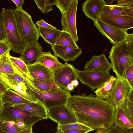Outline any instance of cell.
Here are the masks:
<instances>
[{
	"instance_id": "cell-1",
	"label": "cell",
	"mask_w": 133,
	"mask_h": 133,
	"mask_svg": "<svg viewBox=\"0 0 133 133\" xmlns=\"http://www.w3.org/2000/svg\"><path fill=\"white\" fill-rule=\"evenodd\" d=\"M67 106L78 122L94 130L99 128L108 130L113 125L115 107L92 94L71 96Z\"/></svg>"
},
{
	"instance_id": "cell-2",
	"label": "cell",
	"mask_w": 133,
	"mask_h": 133,
	"mask_svg": "<svg viewBox=\"0 0 133 133\" xmlns=\"http://www.w3.org/2000/svg\"><path fill=\"white\" fill-rule=\"evenodd\" d=\"M108 58L117 77L123 78L125 70L133 65V33L128 34L123 41L112 46Z\"/></svg>"
},
{
	"instance_id": "cell-3",
	"label": "cell",
	"mask_w": 133,
	"mask_h": 133,
	"mask_svg": "<svg viewBox=\"0 0 133 133\" xmlns=\"http://www.w3.org/2000/svg\"><path fill=\"white\" fill-rule=\"evenodd\" d=\"M26 86L28 91L48 110L57 107L67 105L71 96L70 91H65L59 88L54 91L47 92L40 90L32 83Z\"/></svg>"
},
{
	"instance_id": "cell-4",
	"label": "cell",
	"mask_w": 133,
	"mask_h": 133,
	"mask_svg": "<svg viewBox=\"0 0 133 133\" xmlns=\"http://www.w3.org/2000/svg\"><path fill=\"white\" fill-rule=\"evenodd\" d=\"M15 9L2 8L0 18L4 25L7 42L14 52L21 54L25 46L17 25Z\"/></svg>"
},
{
	"instance_id": "cell-5",
	"label": "cell",
	"mask_w": 133,
	"mask_h": 133,
	"mask_svg": "<svg viewBox=\"0 0 133 133\" xmlns=\"http://www.w3.org/2000/svg\"><path fill=\"white\" fill-rule=\"evenodd\" d=\"M15 11L18 31L25 46L38 42L40 36L38 29L31 16L23 9L16 8Z\"/></svg>"
},
{
	"instance_id": "cell-6",
	"label": "cell",
	"mask_w": 133,
	"mask_h": 133,
	"mask_svg": "<svg viewBox=\"0 0 133 133\" xmlns=\"http://www.w3.org/2000/svg\"><path fill=\"white\" fill-rule=\"evenodd\" d=\"M0 118L4 121L22 122L27 127H32L38 121L44 119L29 112L9 104L3 105L0 112Z\"/></svg>"
},
{
	"instance_id": "cell-7",
	"label": "cell",
	"mask_w": 133,
	"mask_h": 133,
	"mask_svg": "<svg viewBox=\"0 0 133 133\" xmlns=\"http://www.w3.org/2000/svg\"><path fill=\"white\" fill-rule=\"evenodd\" d=\"M132 88L127 81L123 78L116 77L114 87L105 100L115 108L119 106L123 101L128 97Z\"/></svg>"
},
{
	"instance_id": "cell-8",
	"label": "cell",
	"mask_w": 133,
	"mask_h": 133,
	"mask_svg": "<svg viewBox=\"0 0 133 133\" xmlns=\"http://www.w3.org/2000/svg\"><path fill=\"white\" fill-rule=\"evenodd\" d=\"M77 79L92 91L97 89L109 80L111 76L109 72H96L79 70L76 68Z\"/></svg>"
},
{
	"instance_id": "cell-9",
	"label": "cell",
	"mask_w": 133,
	"mask_h": 133,
	"mask_svg": "<svg viewBox=\"0 0 133 133\" xmlns=\"http://www.w3.org/2000/svg\"><path fill=\"white\" fill-rule=\"evenodd\" d=\"M78 1V0H72L68 9L61 13L62 31L70 34L76 42L79 39L76 26V14Z\"/></svg>"
},
{
	"instance_id": "cell-10",
	"label": "cell",
	"mask_w": 133,
	"mask_h": 133,
	"mask_svg": "<svg viewBox=\"0 0 133 133\" xmlns=\"http://www.w3.org/2000/svg\"><path fill=\"white\" fill-rule=\"evenodd\" d=\"M75 69L72 65L66 62L52 71L54 80L59 88L65 91H69L67 85L72 80L77 79Z\"/></svg>"
},
{
	"instance_id": "cell-11",
	"label": "cell",
	"mask_w": 133,
	"mask_h": 133,
	"mask_svg": "<svg viewBox=\"0 0 133 133\" xmlns=\"http://www.w3.org/2000/svg\"><path fill=\"white\" fill-rule=\"evenodd\" d=\"M94 21L97 29L113 45H116L123 41L128 34L126 30L115 27L100 20H95Z\"/></svg>"
},
{
	"instance_id": "cell-12",
	"label": "cell",
	"mask_w": 133,
	"mask_h": 133,
	"mask_svg": "<svg viewBox=\"0 0 133 133\" xmlns=\"http://www.w3.org/2000/svg\"><path fill=\"white\" fill-rule=\"evenodd\" d=\"M48 118L63 125L77 122L75 116L67 105L56 107L48 110Z\"/></svg>"
},
{
	"instance_id": "cell-13",
	"label": "cell",
	"mask_w": 133,
	"mask_h": 133,
	"mask_svg": "<svg viewBox=\"0 0 133 133\" xmlns=\"http://www.w3.org/2000/svg\"><path fill=\"white\" fill-rule=\"evenodd\" d=\"M0 82L9 89L14 91L26 99L32 102L39 103L38 100L28 91L24 83L12 80L1 72Z\"/></svg>"
},
{
	"instance_id": "cell-14",
	"label": "cell",
	"mask_w": 133,
	"mask_h": 133,
	"mask_svg": "<svg viewBox=\"0 0 133 133\" xmlns=\"http://www.w3.org/2000/svg\"><path fill=\"white\" fill-rule=\"evenodd\" d=\"M85 70L96 72H109L112 68V65L108 61L104 54L93 56L85 64Z\"/></svg>"
},
{
	"instance_id": "cell-15",
	"label": "cell",
	"mask_w": 133,
	"mask_h": 133,
	"mask_svg": "<svg viewBox=\"0 0 133 133\" xmlns=\"http://www.w3.org/2000/svg\"><path fill=\"white\" fill-rule=\"evenodd\" d=\"M105 5L102 0H87L82 3V7L84 15L94 21L99 20Z\"/></svg>"
},
{
	"instance_id": "cell-16",
	"label": "cell",
	"mask_w": 133,
	"mask_h": 133,
	"mask_svg": "<svg viewBox=\"0 0 133 133\" xmlns=\"http://www.w3.org/2000/svg\"><path fill=\"white\" fill-rule=\"evenodd\" d=\"M54 54L67 62L69 61H74L81 54V48H73L70 47L54 45L51 47Z\"/></svg>"
},
{
	"instance_id": "cell-17",
	"label": "cell",
	"mask_w": 133,
	"mask_h": 133,
	"mask_svg": "<svg viewBox=\"0 0 133 133\" xmlns=\"http://www.w3.org/2000/svg\"><path fill=\"white\" fill-rule=\"evenodd\" d=\"M99 20L115 27L127 31L133 28V17L122 16L100 17Z\"/></svg>"
},
{
	"instance_id": "cell-18",
	"label": "cell",
	"mask_w": 133,
	"mask_h": 133,
	"mask_svg": "<svg viewBox=\"0 0 133 133\" xmlns=\"http://www.w3.org/2000/svg\"><path fill=\"white\" fill-rule=\"evenodd\" d=\"M115 108L114 124L126 133H133V121L120 106Z\"/></svg>"
},
{
	"instance_id": "cell-19",
	"label": "cell",
	"mask_w": 133,
	"mask_h": 133,
	"mask_svg": "<svg viewBox=\"0 0 133 133\" xmlns=\"http://www.w3.org/2000/svg\"><path fill=\"white\" fill-rule=\"evenodd\" d=\"M42 46L38 42L25 46L19 57L26 64L36 61L43 51Z\"/></svg>"
},
{
	"instance_id": "cell-20",
	"label": "cell",
	"mask_w": 133,
	"mask_h": 133,
	"mask_svg": "<svg viewBox=\"0 0 133 133\" xmlns=\"http://www.w3.org/2000/svg\"><path fill=\"white\" fill-rule=\"evenodd\" d=\"M27 65L29 71L33 79H53L52 71L43 65L36 62Z\"/></svg>"
},
{
	"instance_id": "cell-21",
	"label": "cell",
	"mask_w": 133,
	"mask_h": 133,
	"mask_svg": "<svg viewBox=\"0 0 133 133\" xmlns=\"http://www.w3.org/2000/svg\"><path fill=\"white\" fill-rule=\"evenodd\" d=\"M9 56L16 74L28 82L31 83L33 78L29 71L27 64L20 58L12 56L10 54Z\"/></svg>"
},
{
	"instance_id": "cell-22",
	"label": "cell",
	"mask_w": 133,
	"mask_h": 133,
	"mask_svg": "<svg viewBox=\"0 0 133 133\" xmlns=\"http://www.w3.org/2000/svg\"><path fill=\"white\" fill-rule=\"evenodd\" d=\"M35 62L43 65L52 71L63 64L59 61L56 56L52 54L50 51L43 52Z\"/></svg>"
},
{
	"instance_id": "cell-23",
	"label": "cell",
	"mask_w": 133,
	"mask_h": 133,
	"mask_svg": "<svg viewBox=\"0 0 133 133\" xmlns=\"http://www.w3.org/2000/svg\"><path fill=\"white\" fill-rule=\"evenodd\" d=\"M13 105L29 112L44 119L48 118V110L40 103L32 102Z\"/></svg>"
},
{
	"instance_id": "cell-24",
	"label": "cell",
	"mask_w": 133,
	"mask_h": 133,
	"mask_svg": "<svg viewBox=\"0 0 133 133\" xmlns=\"http://www.w3.org/2000/svg\"><path fill=\"white\" fill-rule=\"evenodd\" d=\"M3 105L9 104L13 105L32 102L23 98L14 90L9 89L2 96Z\"/></svg>"
},
{
	"instance_id": "cell-25",
	"label": "cell",
	"mask_w": 133,
	"mask_h": 133,
	"mask_svg": "<svg viewBox=\"0 0 133 133\" xmlns=\"http://www.w3.org/2000/svg\"><path fill=\"white\" fill-rule=\"evenodd\" d=\"M39 36L44 41L50 44L51 46L55 45L61 30L56 29H50L38 26Z\"/></svg>"
},
{
	"instance_id": "cell-26",
	"label": "cell",
	"mask_w": 133,
	"mask_h": 133,
	"mask_svg": "<svg viewBox=\"0 0 133 133\" xmlns=\"http://www.w3.org/2000/svg\"><path fill=\"white\" fill-rule=\"evenodd\" d=\"M116 79V77L111 76L109 79L94 91L96 97L101 99H105L110 95L113 89Z\"/></svg>"
},
{
	"instance_id": "cell-27",
	"label": "cell",
	"mask_w": 133,
	"mask_h": 133,
	"mask_svg": "<svg viewBox=\"0 0 133 133\" xmlns=\"http://www.w3.org/2000/svg\"><path fill=\"white\" fill-rule=\"evenodd\" d=\"M31 82L36 87L42 91H51L59 88L54 79H40L34 78Z\"/></svg>"
},
{
	"instance_id": "cell-28",
	"label": "cell",
	"mask_w": 133,
	"mask_h": 133,
	"mask_svg": "<svg viewBox=\"0 0 133 133\" xmlns=\"http://www.w3.org/2000/svg\"><path fill=\"white\" fill-rule=\"evenodd\" d=\"M117 16H128L124 10L123 6L116 4L105 5L101 12L100 17Z\"/></svg>"
},
{
	"instance_id": "cell-29",
	"label": "cell",
	"mask_w": 133,
	"mask_h": 133,
	"mask_svg": "<svg viewBox=\"0 0 133 133\" xmlns=\"http://www.w3.org/2000/svg\"><path fill=\"white\" fill-rule=\"evenodd\" d=\"M55 45L75 48L79 47L70 34L62 30Z\"/></svg>"
},
{
	"instance_id": "cell-30",
	"label": "cell",
	"mask_w": 133,
	"mask_h": 133,
	"mask_svg": "<svg viewBox=\"0 0 133 133\" xmlns=\"http://www.w3.org/2000/svg\"><path fill=\"white\" fill-rule=\"evenodd\" d=\"M9 52L0 57V72L6 74H16L9 58Z\"/></svg>"
},
{
	"instance_id": "cell-31",
	"label": "cell",
	"mask_w": 133,
	"mask_h": 133,
	"mask_svg": "<svg viewBox=\"0 0 133 133\" xmlns=\"http://www.w3.org/2000/svg\"><path fill=\"white\" fill-rule=\"evenodd\" d=\"M57 0H34L38 9L43 14L47 13L53 10L52 6L56 5Z\"/></svg>"
},
{
	"instance_id": "cell-32",
	"label": "cell",
	"mask_w": 133,
	"mask_h": 133,
	"mask_svg": "<svg viewBox=\"0 0 133 133\" xmlns=\"http://www.w3.org/2000/svg\"><path fill=\"white\" fill-rule=\"evenodd\" d=\"M24 129L19 127L14 121H3L1 130L6 133H20Z\"/></svg>"
},
{
	"instance_id": "cell-33",
	"label": "cell",
	"mask_w": 133,
	"mask_h": 133,
	"mask_svg": "<svg viewBox=\"0 0 133 133\" xmlns=\"http://www.w3.org/2000/svg\"><path fill=\"white\" fill-rule=\"evenodd\" d=\"M58 130H62L68 129H76L89 131V132L94 130L93 129L78 122L65 125L58 124Z\"/></svg>"
},
{
	"instance_id": "cell-34",
	"label": "cell",
	"mask_w": 133,
	"mask_h": 133,
	"mask_svg": "<svg viewBox=\"0 0 133 133\" xmlns=\"http://www.w3.org/2000/svg\"><path fill=\"white\" fill-rule=\"evenodd\" d=\"M119 106L123 109L129 118L133 121V100L126 99Z\"/></svg>"
},
{
	"instance_id": "cell-35",
	"label": "cell",
	"mask_w": 133,
	"mask_h": 133,
	"mask_svg": "<svg viewBox=\"0 0 133 133\" xmlns=\"http://www.w3.org/2000/svg\"><path fill=\"white\" fill-rule=\"evenodd\" d=\"M123 77L127 81L131 87L133 88V65L125 70Z\"/></svg>"
},
{
	"instance_id": "cell-36",
	"label": "cell",
	"mask_w": 133,
	"mask_h": 133,
	"mask_svg": "<svg viewBox=\"0 0 133 133\" xmlns=\"http://www.w3.org/2000/svg\"><path fill=\"white\" fill-rule=\"evenodd\" d=\"M72 1V0H57L56 5L61 13L68 9Z\"/></svg>"
},
{
	"instance_id": "cell-37",
	"label": "cell",
	"mask_w": 133,
	"mask_h": 133,
	"mask_svg": "<svg viewBox=\"0 0 133 133\" xmlns=\"http://www.w3.org/2000/svg\"><path fill=\"white\" fill-rule=\"evenodd\" d=\"M11 50V46L7 41H0V57L10 52Z\"/></svg>"
},
{
	"instance_id": "cell-38",
	"label": "cell",
	"mask_w": 133,
	"mask_h": 133,
	"mask_svg": "<svg viewBox=\"0 0 133 133\" xmlns=\"http://www.w3.org/2000/svg\"><path fill=\"white\" fill-rule=\"evenodd\" d=\"M6 41L7 38L5 26L0 18V41Z\"/></svg>"
},
{
	"instance_id": "cell-39",
	"label": "cell",
	"mask_w": 133,
	"mask_h": 133,
	"mask_svg": "<svg viewBox=\"0 0 133 133\" xmlns=\"http://www.w3.org/2000/svg\"><path fill=\"white\" fill-rule=\"evenodd\" d=\"M36 23L38 26H39L48 29H57L56 28L53 26L45 22L43 19H41L39 21H37L36 22Z\"/></svg>"
},
{
	"instance_id": "cell-40",
	"label": "cell",
	"mask_w": 133,
	"mask_h": 133,
	"mask_svg": "<svg viewBox=\"0 0 133 133\" xmlns=\"http://www.w3.org/2000/svg\"><path fill=\"white\" fill-rule=\"evenodd\" d=\"M117 5L123 6H133V0H118Z\"/></svg>"
},
{
	"instance_id": "cell-41",
	"label": "cell",
	"mask_w": 133,
	"mask_h": 133,
	"mask_svg": "<svg viewBox=\"0 0 133 133\" xmlns=\"http://www.w3.org/2000/svg\"><path fill=\"white\" fill-rule=\"evenodd\" d=\"M107 133H126L121 129L113 125L108 130Z\"/></svg>"
},
{
	"instance_id": "cell-42",
	"label": "cell",
	"mask_w": 133,
	"mask_h": 133,
	"mask_svg": "<svg viewBox=\"0 0 133 133\" xmlns=\"http://www.w3.org/2000/svg\"><path fill=\"white\" fill-rule=\"evenodd\" d=\"M64 133H87L88 131L76 129H68L61 130Z\"/></svg>"
},
{
	"instance_id": "cell-43",
	"label": "cell",
	"mask_w": 133,
	"mask_h": 133,
	"mask_svg": "<svg viewBox=\"0 0 133 133\" xmlns=\"http://www.w3.org/2000/svg\"><path fill=\"white\" fill-rule=\"evenodd\" d=\"M123 7L124 10L128 16L133 17V6Z\"/></svg>"
},
{
	"instance_id": "cell-44",
	"label": "cell",
	"mask_w": 133,
	"mask_h": 133,
	"mask_svg": "<svg viewBox=\"0 0 133 133\" xmlns=\"http://www.w3.org/2000/svg\"><path fill=\"white\" fill-rule=\"evenodd\" d=\"M12 1L16 4V9H22V6L24 1L23 0H12Z\"/></svg>"
},
{
	"instance_id": "cell-45",
	"label": "cell",
	"mask_w": 133,
	"mask_h": 133,
	"mask_svg": "<svg viewBox=\"0 0 133 133\" xmlns=\"http://www.w3.org/2000/svg\"><path fill=\"white\" fill-rule=\"evenodd\" d=\"M9 89L0 82V95H2Z\"/></svg>"
},
{
	"instance_id": "cell-46",
	"label": "cell",
	"mask_w": 133,
	"mask_h": 133,
	"mask_svg": "<svg viewBox=\"0 0 133 133\" xmlns=\"http://www.w3.org/2000/svg\"><path fill=\"white\" fill-rule=\"evenodd\" d=\"M20 133H32V127H28L26 128Z\"/></svg>"
},
{
	"instance_id": "cell-47",
	"label": "cell",
	"mask_w": 133,
	"mask_h": 133,
	"mask_svg": "<svg viewBox=\"0 0 133 133\" xmlns=\"http://www.w3.org/2000/svg\"><path fill=\"white\" fill-rule=\"evenodd\" d=\"M105 5H111L113 3L114 0H102Z\"/></svg>"
},
{
	"instance_id": "cell-48",
	"label": "cell",
	"mask_w": 133,
	"mask_h": 133,
	"mask_svg": "<svg viewBox=\"0 0 133 133\" xmlns=\"http://www.w3.org/2000/svg\"><path fill=\"white\" fill-rule=\"evenodd\" d=\"M107 130L105 129L99 128L97 129L96 133H107Z\"/></svg>"
},
{
	"instance_id": "cell-49",
	"label": "cell",
	"mask_w": 133,
	"mask_h": 133,
	"mask_svg": "<svg viewBox=\"0 0 133 133\" xmlns=\"http://www.w3.org/2000/svg\"><path fill=\"white\" fill-rule=\"evenodd\" d=\"M71 83L74 87L75 88L77 87L79 84V82L77 79H75L72 80Z\"/></svg>"
},
{
	"instance_id": "cell-50",
	"label": "cell",
	"mask_w": 133,
	"mask_h": 133,
	"mask_svg": "<svg viewBox=\"0 0 133 133\" xmlns=\"http://www.w3.org/2000/svg\"><path fill=\"white\" fill-rule=\"evenodd\" d=\"M67 88L68 90L70 91H73L75 88L74 87L71 83L67 85Z\"/></svg>"
},
{
	"instance_id": "cell-51",
	"label": "cell",
	"mask_w": 133,
	"mask_h": 133,
	"mask_svg": "<svg viewBox=\"0 0 133 133\" xmlns=\"http://www.w3.org/2000/svg\"><path fill=\"white\" fill-rule=\"evenodd\" d=\"M3 105L2 100V96L0 95V112L3 108Z\"/></svg>"
},
{
	"instance_id": "cell-52",
	"label": "cell",
	"mask_w": 133,
	"mask_h": 133,
	"mask_svg": "<svg viewBox=\"0 0 133 133\" xmlns=\"http://www.w3.org/2000/svg\"><path fill=\"white\" fill-rule=\"evenodd\" d=\"M3 121L0 118V133H6L3 132L1 130V129L2 127Z\"/></svg>"
},
{
	"instance_id": "cell-53",
	"label": "cell",
	"mask_w": 133,
	"mask_h": 133,
	"mask_svg": "<svg viewBox=\"0 0 133 133\" xmlns=\"http://www.w3.org/2000/svg\"><path fill=\"white\" fill-rule=\"evenodd\" d=\"M55 133H64L61 130H58Z\"/></svg>"
}]
</instances>
